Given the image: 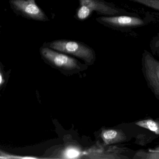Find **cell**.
<instances>
[{
  "mask_svg": "<svg viewBox=\"0 0 159 159\" xmlns=\"http://www.w3.org/2000/svg\"><path fill=\"white\" fill-rule=\"evenodd\" d=\"M79 2L74 18L80 21L88 19L94 12L104 16L133 14L105 0H79Z\"/></svg>",
  "mask_w": 159,
  "mask_h": 159,
  "instance_id": "6da1fadb",
  "label": "cell"
},
{
  "mask_svg": "<svg viewBox=\"0 0 159 159\" xmlns=\"http://www.w3.org/2000/svg\"><path fill=\"white\" fill-rule=\"evenodd\" d=\"M43 46L79 58L88 64H92L95 61V53L93 49L80 41L59 39L46 42Z\"/></svg>",
  "mask_w": 159,
  "mask_h": 159,
  "instance_id": "7a4b0ae2",
  "label": "cell"
},
{
  "mask_svg": "<svg viewBox=\"0 0 159 159\" xmlns=\"http://www.w3.org/2000/svg\"><path fill=\"white\" fill-rule=\"evenodd\" d=\"M95 20L105 27L118 30H129L143 26L146 24L144 19L134 16V14L110 16H100Z\"/></svg>",
  "mask_w": 159,
  "mask_h": 159,
  "instance_id": "3957f363",
  "label": "cell"
},
{
  "mask_svg": "<svg viewBox=\"0 0 159 159\" xmlns=\"http://www.w3.org/2000/svg\"><path fill=\"white\" fill-rule=\"evenodd\" d=\"M40 51L43 58L54 67L64 70H74L80 68L81 64L79 62L68 54L44 46H42Z\"/></svg>",
  "mask_w": 159,
  "mask_h": 159,
  "instance_id": "277c9868",
  "label": "cell"
},
{
  "mask_svg": "<svg viewBox=\"0 0 159 159\" xmlns=\"http://www.w3.org/2000/svg\"><path fill=\"white\" fill-rule=\"evenodd\" d=\"M142 62V71L148 86L159 101V61L145 50Z\"/></svg>",
  "mask_w": 159,
  "mask_h": 159,
  "instance_id": "5b68a950",
  "label": "cell"
},
{
  "mask_svg": "<svg viewBox=\"0 0 159 159\" xmlns=\"http://www.w3.org/2000/svg\"><path fill=\"white\" fill-rule=\"evenodd\" d=\"M36 0H12L11 3L25 16L30 18L39 21H49L45 12L38 6Z\"/></svg>",
  "mask_w": 159,
  "mask_h": 159,
  "instance_id": "8992f818",
  "label": "cell"
},
{
  "mask_svg": "<svg viewBox=\"0 0 159 159\" xmlns=\"http://www.w3.org/2000/svg\"><path fill=\"white\" fill-rule=\"evenodd\" d=\"M102 137L106 144L119 143L124 141L126 138L123 133L115 129L104 130L102 132Z\"/></svg>",
  "mask_w": 159,
  "mask_h": 159,
  "instance_id": "52a82bcc",
  "label": "cell"
},
{
  "mask_svg": "<svg viewBox=\"0 0 159 159\" xmlns=\"http://www.w3.org/2000/svg\"><path fill=\"white\" fill-rule=\"evenodd\" d=\"M134 159H159V145L148 150H140L134 155Z\"/></svg>",
  "mask_w": 159,
  "mask_h": 159,
  "instance_id": "ba28073f",
  "label": "cell"
},
{
  "mask_svg": "<svg viewBox=\"0 0 159 159\" xmlns=\"http://www.w3.org/2000/svg\"><path fill=\"white\" fill-rule=\"evenodd\" d=\"M135 124L139 127L149 130L156 134H159V121L149 119L138 121Z\"/></svg>",
  "mask_w": 159,
  "mask_h": 159,
  "instance_id": "9c48e42d",
  "label": "cell"
},
{
  "mask_svg": "<svg viewBox=\"0 0 159 159\" xmlns=\"http://www.w3.org/2000/svg\"><path fill=\"white\" fill-rule=\"evenodd\" d=\"M159 11V0H128Z\"/></svg>",
  "mask_w": 159,
  "mask_h": 159,
  "instance_id": "30bf717a",
  "label": "cell"
},
{
  "mask_svg": "<svg viewBox=\"0 0 159 159\" xmlns=\"http://www.w3.org/2000/svg\"><path fill=\"white\" fill-rule=\"evenodd\" d=\"M152 49L157 48H159V37L155 38V40L153 42L152 44Z\"/></svg>",
  "mask_w": 159,
  "mask_h": 159,
  "instance_id": "8fae6325",
  "label": "cell"
},
{
  "mask_svg": "<svg viewBox=\"0 0 159 159\" xmlns=\"http://www.w3.org/2000/svg\"><path fill=\"white\" fill-rule=\"evenodd\" d=\"M4 82V80L3 78V75L2 73L1 68H0V88L3 84Z\"/></svg>",
  "mask_w": 159,
  "mask_h": 159,
  "instance_id": "7c38bea8",
  "label": "cell"
},
{
  "mask_svg": "<svg viewBox=\"0 0 159 159\" xmlns=\"http://www.w3.org/2000/svg\"><path fill=\"white\" fill-rule=\"evenodd\" d=\"M153 50L155 51V52H157V54H158V55L159 56V48H157L154 49Z\"/></svg>",
  "mask_w": 159,
  "mask_h": 159,
  "instance_id": "4fadbf2b",
  "label": "cell"
},
{
  "mask_svg": "<svg viewBox=\"0 0 159 159\" xmlns=\"http://www.w3.org/2000/svg\"><path fill=\"white\" fill-rule=\"evenodd\" d=\"M0 158H2V157H0Z\"/></svg>",
  "mask_w": 159,
  "mask_h": 159,
  "instance_id": "5bb4252c",
  "label": "cell"
}]
</instances>
